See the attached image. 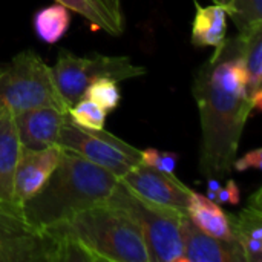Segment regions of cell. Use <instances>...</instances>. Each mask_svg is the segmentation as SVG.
Segmentation results:
<instances>
[{
    "label": "cell",
    "instance_id": "2",
    "mask_svg": "<svg viewBox=\"0 0 262 262\" xmlns=\"http://www.w3.org/2000/svg\"><path fill=\"white\" fill-rule=\"evenodd\" d=\"M58 241L61 261L150 262L135 221L106 201L48 229Z\"/></svg>",
    "mask_w": 262,
    "mask_h": 262
},
{
    "label": "cell",
    "instance_id": "14",
    "mask_svg": "<svg viewBox=\"0 0 262 262\" xmlns=\"http://www.w3.org/2000/svg\"><path fill=\"white\" fill-rule=\"evenodd\" d=\"M21 150L14 117L0 115V201L9 204H18L14 195V175Z\"/></svg>",
    "mask_w": 262,
    "mask_h": 262
},
{
    "label": "cell",
    "instance_id": "9",
    "mask_svg": "<svg viewBox=\"0 0 262 262\" xmlns=\"http://www.w3.org/2000/svg\"><path fill=\"white\" fill-rule=\"evenodd\" d=\"M60 261V244L48 230H0V262Z\"/></svg>",
    "mask_w": 262,
    "mask_h": 262
},
{
    "label": "cell",
    "instance_id": "26",
    "mask_svg": "<svg viewBox=\"0 0 262 262\" xmlns=\"http://www.w3.org/2000/svg\"><path fill=\"white\" fill-rule=\"evenodd\" d=\"M239 187L233 180H229L224 187H221L216 193V201L221 204H239Z\"/></svg>",
    "mask_w": 262,
    "mask_h": 262
},
{
    "label": "cell",
    "instance_id": "6",
    "mask_svg": "<svg viewBox=\"0 0 262 262\" xmlns=\"http://www.w3.org/2000/svg\"><path fill=\"white\" fill-rule=\"evenodd\" d=\"M147 72L144 66L132 63L126 55H100L89 57L74 55L69 51L61 49L52 74L57 88L69 107L83 98L88 86L100 78H111L114 81L129 80L141 77Z\"/></svg>",
    "mask_w": 262,
    "mask_h": 262
},
{
    "label": "cell",
    "instance_id": "23",
    "mask_svg": "<svg viewBox=\"0 0 262 262\" xmlns=\"http://www.w3.org/2000/svg\"><path fill=\"white\" fill-rule=\"evenodd\" d=\"M32 229L25 220L21 206L0 201V230H25Z\"/></svg>",
    "mask_w": 262,
    "mask_h": 262
},
{
    "label": "cell",
    "instance_id": "8",
    "mask_svg": "<svg viewBox=\"0 0 262 262\" xmlns=\"http://www.w3.org/2000/svg\"><path fill=\"white\" fill-rule=\"evenodd\" d=\"M120 181L132 189L137 195L180 212L187 210L190 193L193 192L190 187L183 184L175 173L161 172L143 161L132 167L127 173H124Z\"/></svg>",
    "mask_w": 262,
    "mask_h": 262
},
{
    "label": "cell",
    "instance_id": "5",
    "mask_svg": "<svg viewBox=\"0 0 262 262\" xmlns=\"http://www.w3.org/2000/svg\"><path fill=\"white\" fill-rule=\"evenodd\" d=\"M123 209L138 226L150 262H181L183 241L180 232L184 212L155 204L129 189L121 181L107 200Z\"/></svg>",
    "mask_w": 262,
    "mask_h": 262
},
{
    "label": "cell",
    "instance_id": "25",
    "mask_svg": "<svg viewBox=\"0 0 262 262\" xmlns=\"http://www.w3.org/2000/svg\"><path fill=\"white\" fill-rule=\"evenodd\" d=\"M262 167V149H253L250 152H247L244 157H241L239 160H235L233 163V169L238 172H246L249 169H256L259 170Z\"/></svg>",
    "mask_w": 262,
    "mask_h": 262
},
{
    "label": "cell",
    "instance_id": "27",
    "mask_svg": "<svg viewBox=\"0 0 262 262\" xmlns=\"http://www.w3.org/2000/svg\"><path fill=\"white\" fill-rule=\"evenodd\" d=\"M221 189L220 180L218 178H207V198L212 201H216V193Z\"/></svg>",
    "mask_w": 262,
    "mask_h": 262
},
{
    "label": "cell",
    "instance_id": "20",
    "mask_svg": "<svg viewBox=\"0 0 262 262\" xmlns=\"http://www.w3.org/2000/svg\"><path fill=\"white\" fill-rule=\"evenodd\" d=\"M226 8L239 34L262 28V0H210Z\"/></svg>",
    "mask_w": 262,
    "mask_h": 262
},
{
    "label": "cell",
    "instance_id": "12",
    "mask_svg": "<svg viewBox=\"0 0 262 262\" xmlns=\"http://www.w3.org/2000/svg\"><path fill=\"white\" fill-rule=\"evenodd\" d=\"M68 117V112L55 107H37L15 115L21 147L38 150L58 144L60 130Z\"/></svg>",
    "mask_w": 262,
    "mask_h": 262
},
{
    "label": "cell",
    "instance_id": "24",
    "mask_svg": "<svg viewBox=\"0 0 262 262\" xmlns=\"http://www.w3.org/2000/svg\"><path fill=\"white\" fill-rule=\"evenodd\" d=\"M141 161L149 164L161 172L175 173V167L178 163V154L175 152H163L158 149H144L141 150Z\"/></svg>",
    "mask_w": 262,
    "mask_h": 262
},
{
    "label": "cell",
    "instance_id": "10",
    "mask_svg": "<svg viewBox=\"0 0 262 262\" xmlns=\"http://www.w3.org/2000/svg\"><path fill=\"white\" fill-rule=\"evenodd\" d=\"M180 232L183 241L181 262H247L235 239H220L203 232L187 213L181 216Z\"/></svg>",
    "mask_w": 262,
    "mask_h": 262
},
{
    "label": "cell",
    "instance_id": "15",
    "mask_svg": "<svg viewBox=\"0 0 262 262\" xmlns=\"http://www.w3.org/2000/svg\"><path fill=\"white\" fill-rule=\"evenodd\" d=\"M69 11L84 17L92 26L111 35H121L124 31V15L121 0H54Z\"/></svg>",
    "mask_w": 262,
    "mask_h": 262
},
{
    "label": "cell",
    "instance_id": "7",
    "mask_svg": "<svg viewBox=\"0 0 262 262\" xmlns=\"http://www.w3.org/2000/svg\"><path fill=\"white\" fill-rule=\"evenodd\" d=\"M58 146L77 152L118 178L141 163L140 149L127 144L104 129H83L72 123L69 117L60 130Z\"/></svg>",
    "mask_w": 262,
    "mask_h": 262
},
{
    "label": "cell",
    "instance_id": "22",
    "mask_svg": "<svg viewBox=\"0 0 262 262\" xmlns=\"http://www.w3.org/2000/svg\"><path fill=\"white\" fill-rule=\"evenodd\" d=\"M83 97L94 101L97 106H100L106 112L117 109L120 104V100H121L118 84H117V81H114L111 78H100V80L91 83Z\"/></svg>",
    "mask_w": 262,
    "mask_h": 262
},
{
    "label": "cell",
    "instance_id": "1",
    "mask_svg": "<svg viewBox=\"0 0 262 262\" xmlns=\"http://www.w3.org/2000/svg\"><path fill=\"white\" fill-rule=\"evenodd\" d=\"M192 94L201 123L200 172L206 180L230 177L244 126L255 112L246 91L239 34L224 38L201 64Z\"/></svg>",
    "mask_w": 262,
    "mask_h": 262
},
{
    "label": "cell",
    "instance_id": "21",
    "mask_svg": "<svg viewBox=\"0 0 262 262\" xmlns=\"http://www.w3.org/2000/svg\"><path fill=\"white\" fill-rule=\"evenodd\" d=\"M68 115L71 121L75 123L77 126L83 129L97 130V129H104L107 112L103 111L100 106H97L94 101L83 97L69 107Z\"/></svg>",
    "mask_w": 262,
    "mask_h": 262
},
{
    "label": "cell",
    "instance_id": "4",
    "mask_svg": "<svg viewBox=\"0 0 262 262\" xmlns=\"http://www.w3.org/2000/svg\"><path fill=\"white\" fill-rule=\"evenodd\" d=\"M37 107L69 111L52 68L34 51H23L0 68V115L15 117Z\"/></svg>",
    "mask_w": 262,
    "mask_h": 262
},
{
    "label": "cell",
    "instance_id": "17",
    "mask_svg": "<svg viewBox=\"0 0 262 262\" xmlns=\"http://www.w3.org/2000/svg\"><path fill=\"white\" fill-rule=\"evenodd\" d=\"M246 69V91L253 111L262 109V28L239 34Z\"/></svg>",
    "mask_w": 262,
    "mask_h": 262
},
{
    "label": "cell",
    "instance_id": "16",
    "mask_svg": "<svg viewBox=\"0 0 262 262\" xmlns=\"http://www.w3.org/2000/svg\"><path fill=\"white\" fill-rule=\"evenodd\" d=\"M186 213L203 232L220 239H233L229 213L206 195L192 192Z\"/></svg>",
    "mask_w": 262,
    "mask_h": 262
},
{
    "label": "cell",
    "instance_id": "11",
    "mask_svg": "<svg viewBox=\"0 0 262 262\" xmlns=\"http://www.w3.org/2000/svg\"><path fill=\"white\" fill-rule=\"evenodd\" d=\"M61 150L63 147L58 144L38 150H21L14 175V195L20 206L43 187V184L57 167Z\"/></svg>",
    "mask_w": 262,
    "mask_h": 262
},
{
    "label": "cell",
    "instance_id": "18",
    "mask_svg": "<svg viewBox=\"0 0 262 262\" xmlns=\"http://www.w3.org/2000/svg\"><path fill=\"white\" fill-rule=\"evenodd\" d=\"M227 11L221 5H196V14L192 25V43L200 48L220 46L227 34Z\"/></svg>",
    "mask_w": 262,
    "mask_h": 262
},
{
    "label": "cell",
    "instance_id": "13",
    "mask_svg": "<svg viewBox=\"0 0 262 262\" xmlns=\"http://www.w3.org/2000/svg\"><path fill=\"white\" fill-rule=\"evenodd\" d=\"M233 239L241 246L247 262H262V189H256L247 206L238 213H229Z\"/></svg>",
    "mask_w": 262,
    "mask_h": 262
},
{
    "label": "cell",
    "instance_id": "19",
    "mask_svg": "<svg viewBox=\"0 0 262 262\" xmlns=\"http://www.w3.org/2000/svg\"><path fill=\"white\" fill-rule=\"evenodd\" d=\"M71 23V11L63 5H52L40 9L34 17V28L37 35L49 45L63 38Z\"/></svg>",
    "mask_w": 262,
    "mask_h": 262
},
{
    "label": "cell",
    "instance_id": "3",
    "mask_svg": "<svg viewBox=\"0 0 262 262\" xmlns=\"http://www.w3.org/2000/svg\"><path fill=\"white\" fill-rule=\"evenodd\" d=\"M118 183L117 175L63 147L48 181L21 204L25 220L35 230H48L84 209L106 203Z\"/></svg>",
    "mask_w": 262,
    "mask_h": 262
}]
</instances>
